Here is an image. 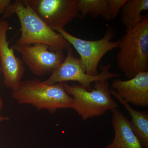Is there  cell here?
<instances>
[{"label":"cell","mask_w":148,"mask_h":148,"mask_svg":"<svg viewBox=\"0 0 148 148\" xmlns=\"http://www.w3.org/2000/svg\"><path fill=\"white\" fill-rule=\"evenodd\" d=\"M9 24L7 21L0 20V59L1 71L6 87L13 91L16 90L24 76L23 62L14 54L13 47H10L7 40Z\"/></svg>","instance_id":"9"},{"label":"cell","mask_w":148,"mask_h":148,"mask_svg":"<svg viewBox=\"0 0 148 148\" xmlns=\"http://www.w3.org/2000/svg\"><path fill=\"white\" fill-rule=\"evenodd\" d=\"M8 120H9V118L8 117L3 116L0 114V123L5 121H8Z\"/></svg>","instance_id":"17"},{"label":"cell","mask_w":148,"mask_h":148,"mask_svg":"<svg viewBox=\"0 0 148 148\" xmlns=\"http://www.w3.org/2000/svg\"><path fill=\"white\" fill-rule=\"evenodd\" d=\"M112 89L126 103L143 108L148 106V71L140 72L127 80L117 79Z\"/></svg>","instance_id":"10"},{"label":"cell","mask_w":148,"mask_h":148,"mask_svg":"<svg viewBox=\"0 0 148 148\" xmlns=\"http://www.w3.org/2000/svg\"><path fill=\"white\" fill-rule=\"evenodd\" d=\"M111 94L121 103L131 117L130 122L132 130L136 135L143 148H148V114L146 112L137 110L120 97L116 92L110 88Z\"/></svg>","instance_id":"12"},{"label":"cell","mask_w":148,"mask_h":148,"mask_svg":"<svg viewBox=\"0 0 148 148\" xmlns=\"http://www.w3.org/2000/svg\"><path fill=\"white\" fill-rule=\"evenodd\" d=\"M14 50L21 54L23 62L32 73L38 76L51 74L65 59L64 51H54L47 45H14Z\"/></svg>","instance_id":"7"},{"label":"cell","mask_w":148,"mask_h":148,"mask_svg":"<svg viewBox=\"0 0 148 148\" xmlns=\"http://www.w3.org/2000/svg\"><path fill=\"white\" fill-rule=\"evenodd\" d=\"M148 10V0H127L121 9V21L125 30H128L140 24L143 11Z\"/></svg>","instance_id":"13"},{"label":"cell","mask_w":148,"mask_h":148,"mask_svg":"<svg viewBox=\"0 0 148 148\" xmlns=\"http://www.w3.org/2000/svg\"><path fill=\"white\" fill-rule=\"evenodd\" d=\"M67 54L63 63L56 69L50 77L45 80V83L53 84L68 81L77 82L82 87L90 90L91 84L96 81H105L115 77H119L121 74L110 71L111 64L101 66V72L96 75H91L86 73L80 58L74 55L71 46L66 49Z\"/></svg>","instance_id":"6"},{"label":"cell","mask_w":148,"mask_h":148,"mask_svg":"<svg viewBox=\"0 0 148 148\" xmlns=\"http://www.w3.org/2000/svg\"><path fill=\"white\" fill-rule=\"evenodd\" d=\"M77 5L81 19L88 14L94 18L101 16L110 21L108 0H77Z\"/></svg>","instance_id":"14"},{"label":"cell","mask_w":148,"mask_h":148,"mask_svg":"<svg viewBox=\"0 0 148 148\" xmlns=\"http://www.w3.org/2000/svg\"><path fill=\"white\" fill-rule=\"evenodd\" d=\"M3 107V99L0 97V111L1 110Z\"/></svg>","instance_id":"18"},{"label":"cell","mask_w":148,"mask_h":148,"mask_svg":"<svg viewBox=\"0 0 148 148\" xmlns=\"http://www.w3.org/2000/svg\"><path fill=\"white\" fill-rule=\"evenodd\" d=\"M14 14L18 16L21 35L16 42L18 45L36 43L47 45L54 51L66 50L71 45L62 36L48 27L31 7L28 0H16L11 3L3 13V18Z\"/></svg>","instance_id":"1"},{"label":"cell","mask_w":148,"mask_h":148,"mask_svg":"<svg viewBox=\"0 0 148 148\" xmlns=\"http://www.w3.org/2000/svg\"><path fill=\"white\" fill-rule=\"evenodd\" d=\"M31 7L48 27L54 30L80 17L77 0H28Z\"/></svg>","instance_id":"8"},{"label":"cell","mask_w":148,"mask_h":148,"mask_svg":"<svg viewBox=\"0 0 148 148\" xmlns=\"http://www.w3.org/2000/svg\"><path fill=\"white\" fill-rule=\"evenodd\" d=\"M12 96L20 105H32L38 110H47L51 114L58 109L71 108L73 102L64 82L48 84L38 79L21 81Z\"/></svg>","instance_id":"2"},{"label":"cell","mask_w":148,"mask_h":148,"mask_svg":"<svg viewBox=\"0 0 148 148\" xmlns=\"http://www.w3.org/2000/svg\"><path fill=\"white\" fill-rule=\"evenodd\" d=\"M110 20L116 18L127 0H108Z\"/></svg>","instance_id":"15"},{"label":"cell","mask_w":148,"mask_h":148,"mask_svg":"<svg viewBox=\"0 0 148 148\" xmlns=\"http://www.w3.org/2000/svg\"><path fill=\"white\" fill-rule=\"evenodd\" d=\"M1 59H0V73H1Z\"/></svg>","instance_id":"19"},{"label":"cell","mask_w":148,"mask_h":148,"mask_svg":"<svg viewBox=\"0 0 148 148\" xmlns=\"http://www.w3.org/2000/svg\"><path fill=\"white\" fill-rule=\"evenodd\" d=\"M112 112L114 137L104 148H143L127 117L117 108L112 110Z\"/></svg>","instance_id":"11"},{"label":"cell","mask_w":148,"mask_h":148,"mask_svg":"<svg viewBox=\"0 0 148 148\" xmlns=\"http://www.w3.org/2000/svg\"><path fill=\"white\" fill-rule=\"evenodd\" d=\"M117 65L129 79L138 73L148 71V15L143 16L141 22L126 30L120 40Z\"/></svg>","instance_id":"3"},{"label":"cell","mask_w":148,"mask_h":148,"mask_svg":"<svg viewBox=\"0 0 148 148\" xmlns=\"http://www.w3.org/2000/svg\"><path fill=\"white\" fill-rule=\"evenodd\" d=\"M10 0H0V14H3L6 8L12 3Z\"/></svg>","instance_id":"16"},{"label":"cell","mask_w":148,"mask_h":148,"mask_svg":"<svg viewBox=\"0 0 148 148\" xmlns=\"http://www.w3.org/2000/svg\"><path fill=\"white\" fill-rule=\"evenodd\" d=\"M54 31L61 34L73 46L79 54L86 73L91 75H96L99 73L98 66L103 56L110 51L119 48L120 45V40H112L114 33L111 28L107 29L101 39L97 40L79 38L69 34L64 29H56Z\"/></svg>","instance_id":"5"},{"label":"cell","mask_w":148,"mask_h":148,"mask_svg":"<svg viewBox=\"0 0 148 148\" xmlns=\"http://www.w3.org/2000/svg\"><path fill=\"white\" fill-rule=\"evenodd\" d=\"M66 92L73 98L71 108L83 120L101 116L107 111L117 108L118 104L111 96L108 82H95L93 88L87 90L80 85L64 82Z\"/></svg>","instance_id":"4"}]
</instances>
